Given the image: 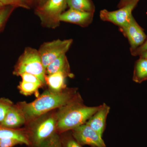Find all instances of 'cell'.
I'll use <instances>...</instances> for the list:
<instances>
[{
    "instance_id": "obj_1",
    "label": "cell",
    "mask_w": 147,
    "mask_h": 147,
    "mask_svg": "<svg viewBox=\"0 0 147 147\" xmlns=\"http://www.w3.org/2000/svg\"><path fill=\"white\" fill-rule=\"evenodd\" d=\"M78 94L75 88H66L58 92L49 89L32 102L28 103L24 101L18 102L16 104L24 113L27 123L43 114L65 105Z\"/></svg>"
},
{
    "instance_id": "obj_2",
    "label": "cell",
    "mask_w": 147,
    "mask_h": 147,
    "mask_svg": "<svg viewBox=\"0 0 147 147\" xmlns=\"http://www.w3.org/2000/svg\"><path fill=\"white\" fill-rule=\"evenodd\" d=\"M84 103L79 94L68 103L59 108L57 111V131L62 133L72 130L87 122L100 108Z\"/></svg>"
},
{
    "instance_id": "obj_3",
    "label": "cell",
    "mask_w": 147,
    "mask_h": 147,
    "mask_svg": "<svg viewBox=\"0 0 147 147\" xmlns=\"http://www.w3.org/2000/svg\"><path fill=\"white\" fill-rule=\"evenodd\" d=\"M54 110L27 123V127L24 129L30 146H38L57 132V111Z\"/></svg>"
},
{
    "instance_id": "obj_4",
    "label": "cell",
    "mask_w": 147,
    "mask_h": 147,
    "mask_svg": "<svg viewBox=\"0 0 147 147\" xmlns=\"http://www.w3.org/2000/svg\"><path fill=\"white\" fill-rule=\"evenodd\" d=\"M28 73L36 76L45 84V69L42 65L38 50L33 48H26L20 56L13 71V75L20 76L21 74Z\"/></svg>"
},
{
    "instance_id": "obj_5",
    "label": "cell",
    "mask_w": 147,
    "mask_h": 147,
    "mask_svg": "<svg viewBox=\"0 0 147 147\" xmlns=\"http://www.w3.org/2000/svg\"><path fill=\"white\" fill-rule=\"evenodd\" d=\"M67 0H46L35 11L42 25L48 28H56L60 24L59 17L67 6Z\"/></svg>"
},
{
    "instance_id": "obj_6",
    "label": "cell",
    "mask_w": 147,
    "mask_h": 147,
    "mask_svg": "<svg viewBox=\"0 0 147 147\" xmlns=\"http://www.w3.org/2000/svg\"><path fill=\"white\" fill-rule=\"evenodd\" d=\"M73 42L72 39L56 40L45 42L38 50L41 61L45 69L53 61L65 55Z\"/></svg>"
},
{
    "instance_id": "obj_7",
    "label": "cell",
    "mask_w": 147,
    "mask_h": 147,
    "mask_svg": "<svg viewBox=\"0 0 147 147\" xmlns=\"http://www.w3.org/2000/svg\"><path fill=\"white\" fill-rule=\"evenodd\" d=\"M137 4V3H131L113 11L102 9L100 12V19L102 21L111 22L119 28L125 26L133 18L132 11Z\"/></svg>"
},
{
    "instance_id": "obj_8",
    "label": "cell",
    "mask_w": 147,
    "mask_h": 147,
    "mask_svg": "<svg viewBox=\"0 0 147 147\" xmlns=\"http://www.w3.org/2000/svg\"><path fill=\"white\" fill-rule=\"evenodd\" d=\"M72 131V136L81 145L106 147L102 137L86 123L74 129Z\"/></svg>"
},
{
    "instance_id": "obj_9",
    "label": "cell",
    "mask_w": 147,
    "mask_h": 147,
    "mask_svg": "<svg viewBox=\"0 0 147 147\" xmlns=\"http://www.w3.org/2000/svg\"><path fill=\"white\" fill-rule=\"evenodd\" d=\"M120 29L128 40L130 51L140 47L146 39L147 36L144 30L137 24L134 17L127 26Z\"/></svg>"
},
{
    "instance_id": "obj_10",
    "label": "cell",
    "mask_w": 147,
    "mask_h": 147,
    "mask_svg": "<svg viewBox=\"0 0 147 147\" xmlns=\"http://www.w3.org/2000/svg\"><path fill=\"white\" fill-rule=\"evenodd\" d=\"M94 13L69 9L61 14L59 21L86 27L92 23Z\"/></svg>"
},
{
    "instance_id": "obj_11",
    "label": "cell",
    "mask_w": 147,
    "mask_h": 147,
    "mask_svg": "<svg viewBox=\"0 0 147 147\" xmlns=\"http://www.w3.org/2000/svg\"><path fill=\"white\" fill-rule=\"evenodd\" d=\"M110 109L108 105L103 103L100 105L98 110L86 123L102 137L105 130L106 119L110 112Z\"/></svg>"
},
{
    "instance_id": "obj_12",
    "label": "cell",
    "mask_w": 147,
    "mask_h": 147,
    "mask_svg": "<svg viewBox=\"0 0 147 147\" xmlns=\"http://www.w3.org/2000/svg\"><path fill=\"white\" fill-rule=\"evenodd\" d=\"M26 123V119L24 113L17 104H13L0 125L7 128L16 129Z\"/></svg>"
},
{
    "instance_id": "obj_13",
    "label": "cell",
    "mask_w": 147,
    "mask_h": 147,
    "mask_svg": "<svg viewBox=\"0 0 147 147\" xmlns=\"http://www.w3.org/2000/svg\"><path fill=\"white\" fill-rule=\"evenodd\" d=\"M67 77L71 78L69 74L62 72L46 75L45 83L48 85L50 90L56 92L61 91L66 88L65 79Z\"/></svg>"
},
{
    "instance_id": "obj_14",
    "label": "cell",
    "mask_w": 147,
    "mask_h": 147,
    "mask_svg": "<svg viewBox=\"0 0 147 147\" xmlns=\"http://www.w3.org/2000/svg\"><path fill=\"white\" fill-rule=\"evenodd\" d=\"M59 72L67 74L70 76L71 78L74 76V74L70 71L69 63L65 55L57 58L51 63L45 69L46 75H49Z\"/></svg>"
},
{
    "instance_id": "obj_15",
    "label": "cell",
    "mask_w": 147,
    "mask_h": 147,
    "mask_svg": "<svg viewBox=\"0 0 147 147\" xmlns=\"http://www.w3.org/2000/svg\"><path fill=\"white\" fill-rule=\"evenodd\" d=\"M0 138L15 139L23 144L30 145L24 129L9 128L0 125Z\"/></svg>"
},
{
    "instance_id": "obj_16",
    "label": "cell",
    "mask_w": 147,
    "mask_h": 147,
    "mask_svg": "<svg viewBox=\"0 0 147 147\" xmlns=\"http://www.w3.org/2000/svg\"><path fill=\"white\" fill-rule=\"evenodd\" d=\"M132 79L139 84L147 80V59L140 57L135 62Z\"/></svg>"
},
{
    "instance_id": "obj_17",
    "label": "cell",
    "mask_w": 147,
    "mask_h": 147,
    "mask_svg": "<svg viewBox=\"0 0 147 147\" xmlns=\"http://www.w3.org/2000/svg\"><path fill=\"white\" fill-rule=\"evenodd\" d=\"M67 6L69 9L94 13V4L92 0H67Z\"/></svg>"
},
{
    "instance_id": "obj_18",
    "label": "cell",
    "mask_w": 147,
    "mask_h": 147,
    "mask_svg": "<svg viewBox=\"0 0 147 147\" xmlns=\"http://www.w3.org/2000/svg\"><path fill=\"white\" fill-rule=\"evenodd\" d=\"M41 87V86L38 84L22 80L19 83L18 88L21 94L25 96L34 94L37 98L39 96L38 89Z\"/></svg>"
},
{
    "instance_id": "obj_19",
    "label": "cell",
    "mask_w": 147,
    "mask_h": 147,
    "mask_svg": "<svg viewBox=\"0 0 147 147\" xmlns=\"http://www.w3.org/2000/svg\"><path fill=\"white\" fill-rule=\"evenodd\" d=\"M36 0H0L4 6H11L30 9Z\"/></svg>"
},
{
    "instance_id": "obj_20",
    "label": "cell",
    "mask_w": 147,
    "mask_h": 147,
    "mask_svg": "<svg viewBox=\"0 0 147 147\" xmlns=\"http://www.w3.org/2000/svg\"><path fill=\"white\" fill-rule=\"evenodd\" d=\"M13 105V102L9 98H0V124L4 120L9 110Z\"/></svg>"
},
{
    "instance_id": "obj_21",
    "label": "cell",
    "mask_w": 147,
    "mask_h": 147,
    "mask_svg": "<svg viewBox=\"0 0 147 147\" xmlns=\"http://www.w3.org/2000/svg\"><path fill=\"white\" fill-rule=\"evenodd\" d=\"M36 147H62L61 137L56 132Z\"/></svg>"
},
{
    "instance_id": "obj_22",
    "label": "cell",
    "mask_w": 147,
    "mask_h": 147,
    "mask_svg": "<svg viewBox=\"0 0 147 147\" xmlns=\"http://www.w3.org/2000/svg\"><path fill=\"white\" fill-rule=\"evenodd\" d=\"M14 7L11 6H5L0 9V30L5 24Z\"/></svg>"
},
{
    "instance_id": "obj_23",
    "label": "cell",
    "mask_w": 147,
    "mask_h": 147,
    "mask_svg": "<svg viewBox=\"0 0 147 147\" xmlns=\"http://www.w3.org/2000/svg\"><path fill=\"white\" fill-rule=\"evenodd\" d=\"M62 147H82L73 136L66 135L61 137Z\"/></svg>"
},
{
    "instance_id": "obj_24",
    "label": "cell",
    "mask_w": 147,
    "mask_h": 147,
    "mask_svg": "<svg viewBox=\"0 0 147 147\" xmlns=\"http://www.w3.org/2000/svg\"><path fill=\"white\" fill-rule=\"evenodd\" d=\"M20 76L22 78L23 81L25 82L34 83L42 86L43 84L36 76L28 73H24L20 74Z\"/></svg>"
},
{
    "instance_id": "obj_25",
    "label": "cell",
    "mask_w": 147,
    "mask_h": 147,
    "mask_svg": "<svg viewBox=\"0 0 147 147\" xmlns=\"http://www.w3.org/2000/svg\"><path fill=\"white\" fill-rule=\"evenodd\" d=\"M21 142L11 138H0V147H13L17 145L22 144Z\"/></svg>"
},
{
    "instance_id": "obj_26",
    "label": "cell",
    "mask_w": 147,
    "mask_h": 147,
    "mask_svg": "<svg viewBox=\"0 0 147 147\" xmlns=\"http://www.w3.org/2000/svg\"><path fill=\"white\" fill-rule=\"evenodd\" d=\"M146 51H147V40L140 47L134 50L130 51V52L132 56H139L141 53Z\"/></svg>"
},
{
    "instance_id": "obj_27",
    "label": "cell",
    "mask_w": 147,
    "mask_h": 147,
    "mask_svg": "<svg viewBox=\"0 0 147 147\" xmlns=\"http://www.w3.org/2000/svg\"><path fill=\"white\" fill-rule=\"evenodd\" d=\"M139 1V0H120L118 5V7L120 8L131 3H138Z\"/></svg>"
},
{
    "instance_id": "obj_28",
    "label": "cell",
    "mask_w": 147,
    "mask_h": 147,
    "mask_svg": "<svg viewBox=\"0 0 147 147\" xmlns=\"http://www.w3.org/2000/svg\"><path fill=\"white\" fill-rule=\"evenodd\" d=\"M139 56H140V57L144 58L147 59V51L143 52Z\"/></svg>"
},
{
    "instance_id": "obj_29",
    "label": "cell",
    "mask_w": 147,
    "mask_h": 147,
    "mask_svg": "<svg viewBox=\"0 0 147 147\" xmlns=\"http://www.w3.org/2000/svg\"><path fill=\"white\" fill-rule=\"evenodd\" d=\"M4 6H4L0 2V9L2 8V7Z\"/></svg>"
},
{
    "instance_id": "obj_30",
    "label": "cell",
    "mask_w": 147,
    "mask_h": 147,
    "mask_svg": "<svg viewBox=\"0 0 147 147\" xmlns=\"http://www.w3.org/2000/svg\"></svg>"
},
{
    "instance_id": "obj_31",
    "label": "cell",
    "mask_w": 147,
    "mask_h": 147,
    "mask_svg": "<svg viewBox=\"0 0 147 147\" xmlns=\"http://www.w3.org/2000/svg\"><path fill=\"white\" fill-rule=\"evenodd\" d=\"M36 1H37V0H36Z\"/></svg>"
}]
</instances>
